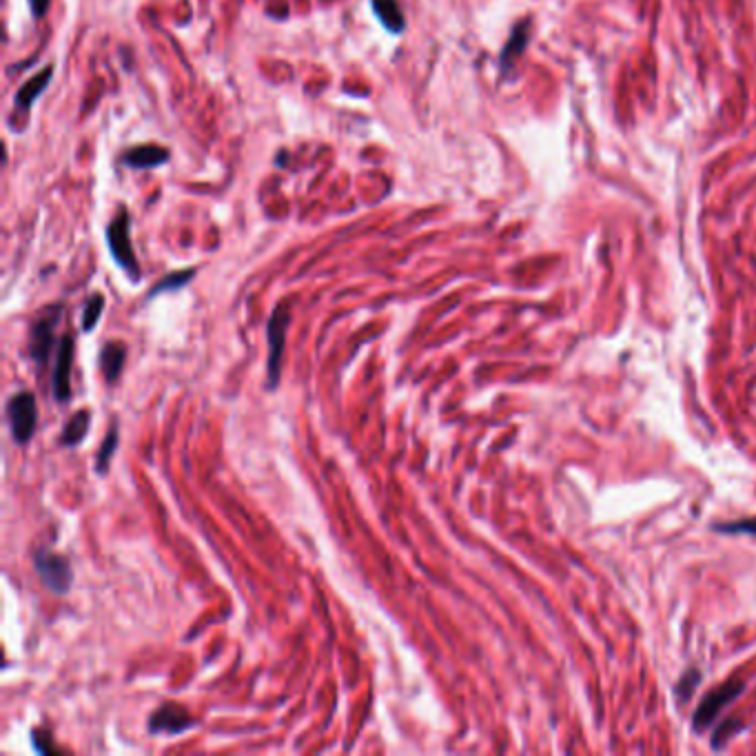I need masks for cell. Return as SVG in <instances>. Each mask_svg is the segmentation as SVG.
I'll return each instance as SVG.
<instances>
[{
  "label": "cell",
  "mask_w": 756,
  "mask_h": 756,
  "mask_svg": "<svg viewBox=\"0 0 756 756\" xmlns=\"http://www.w3.org/2000/svg\"><path fill=\"white\" fill-rule=\"evenodd\" d=\"M107 247L111 258L116 260L118 267L125 271L131 280H140V264L134 253V242H131V216L127 209H118V213L107 224Z\"/></svg>",
  "instance_id": "obj_1"
},
{
  "label": "cell",
  "mask_w": 756,
  "mask_h": 756,
  "mask_svg": "<svg viewBox=\"0 0 756 756\" xmlns=\"http://www.w3.org/2000/svg\"><path fill=\"white\" fill-rule=\"evenodd\" d=\"M127 360V346L122 342H107L100 351V369L107 382H116Z\"/></svg>",
  "instance_id": "obj_11"
},
{
  "label": "cell",
  "mask_w": 756,
  "mask_h": 756,
  "mask_svg": "<svg viewBox=\"0 0 756 756\" xmlns=\"http://www.w3.org/2000/svg\"><path fill=\"white\" fill-rule=\"evenodd\" d=\"M118 448V424H111L109 433H107V439L102 442L100 451H98V457H96V471L100 475H105L109 471V464H111V457H114Z\"/></svg>",
  "instance_id": "obj_15"
},
{
  "label": "cell",
  "mask_w": 756,
  "mask_h": 756,
  "mask_svg": "<svg viewBox=\"0 0 756 756\" xmlns=\"http://www.w3.org/2000/svg\"><path fill=\"white\" fill-rule=\"evenodd\" d=\"M193 275H196V269H185V271H176V273H169L165 280H160L153 289L149 291V300L158 298L160 293H167V291H178L182 289V286L189 284Z\"/></svg>",
  "instance_id": "obj_14"
},
{
  "label": "cell",
  "mask_w": 756,
  "mask_h": 756,
  "mask_svg": "<svg viewBox=\"0 0 756 756\" xmlns=\"http://www.w3.org/2000/svg\"><path fill=\"white\" fill-rule=\"evenodd\" d=\"M196 721H193L187 708L178 706V703H165L149 717V732L151 734H167V737H178V734L191 730Z\"/></svg>",
  "instance_id": "obj_6"
},
{
  "label": "cell",
  "mask_w": 756,
  "mask_h": 756,
  "mask_svg": "<svg viewBox=\"0 0 756 756\" xmlns=\"http://www.w3.org/2000/svg\"><path fill=\"white\" fill-rule=\"evenodd\" d=\"M741 690H743V683H741V681H732V683H728V686H721L719 690L710 692L708 697L701 701L699 710L694 712V730L708 728V725H710L714 719L719 717V712H721L725 706H728V703H730L734 697H739Z\"/></svg>",
  "instance_id": "obj_7"
},
{
  "label": "cell",
  "mask_w": 756,
  "mask_h": 756,
  "mask_svg": "<svg viewBox=\"0 0 756 756\" xmlns=\"http://www.w3.org/2000/svg\"><path fill=\"white\" fill-rule=\"evenodd\" d=\"M51 76H54V67L47 65L32 80H27V83L23 87H20L18 94H16V109L29 111V107H32L34 102H36V98L40 94H43V91L47 89V85L51 83Z\"/></svg>",
  "instance_id": "obj_12"
},
{
  "label": "cell",
  "mask_w": 756,
  "mask_h": 756,
  "mask_svg": "<svg viewBox=\"0 0 756 756\" xmlns=\"http://www.w3.org/2000/svg\"><path fill=\"white\" fill-rule=\"evenodd\" d=\"M169 160V149L160 145H138L122 153V165L129 169H156Z\"/></svg>",
  "instance_id": "obj_9"
},
{
  "label": "cell",
  "mask_w": 756,
  "mask_h": 756,
  "mask_svg": "<svg viewBox=\"0 0 756 756\" xmlns=\"http://www.w3.org/2000/svg\"><path fill=\"white\" fill-rule=\"evenodd\" d=\"M524 25H521L519 29H517V32L513 34V40H510V43H508V47L504 49V56H502V65H504V69L510 65V60H513L517 54H519V47L521 45H526V34L524 36H521V32H524Z\"/></svg>",
  "instance_id": "obj_17"
},
{
  "label": "cell",
  "mask_w": 756,
  "mask_h": 756,
  "mask_svg": "<svg viewBox=\"0 0 756 756\" xmlns=\"http://www.w3.org/2000/svg\"><path fill=\"white\" fill-rule=\"evenodd\" d=\"M102 309H105V298H102L100 293L91 295L89 302L85 304V313H83V331L85 333L96 329V324H98L100 315H102Z\"/></svg>",
  "instance_id": "obj_16"
},
{
  "label": "cell",
  "mask_w": 756,
  "mask_h": 756,
  "mask_svg": "<svg viewBox=\"0 0 756 756\" xmlns=\"http://www.w3.org/2000/svg\"><path fill=\"white\" fill-rule=\"evenodd\" d=\"M49 3H51V0H29V9H32V16L36 20L43 18L47 14Z\"/></svg>",
  "instance_id": "obj_19"
},
{
  "label": "cell",
  "mask_w": 756,
  "mask_h": 756,
  "mask_svg": "<svg viewBox=\"0 0 756 756\" xmlns=\"http://www.w3.org/2000/svg\"><path fill=\"white\" fill-rule=\"evenodd\" d=\"M34 566L40 581H43L51 592H56V595L69 592L71 581H74V570H71L69 561L63 555L47 548H38L34 555Z\"/></svg>",
  "instance_id": "obj_4"
},
{
  "label": "cell",
  "mask_w": 756,
  "mask_h": 756,
  "mask_svg": "<svg viewBox=\"0 0 756 756\" xmlns=\"http://www.w3.org/2000/svg\"><path fill=\"white\" fill-rule=\"evenodd\" d=\"M60 306H47L45 311H40L38 318L32 324L29 331V355L38 366H45L51 349H54V329L60 320Z\"/></svg>",
  "instance_id": "obj_5"
},
{
  "label": "cell",
  "mask_w": 756,
  "mask_h": 756,
  "mask_svg": "<svg viewBox=\"0 0 756 756\" xmlns=\"http://www.w3.org/2000/svg\"><path fill=\"white\" fill-rule=\"evenodd\" d=\"M71 362H74V337L65 333L58 344L54 366V397L58 402H67L71 397Z\"/></svg>",
  "instance_id": "obj_8"
},
{
  "label": "cell",
  "mask_w": 756,
  "mask_h": 756,
  "mask_svg": "<svg viewBox=\"0 0 756 756\" xmlns=\"http://www.w3.org/2000/svg\"><path fill=\"white\" fill-rule=\"evenodd\" d=\"M89 422H91L89 411H78L67 422V426L63 428V435H60V444H63V446H78L80 442H83L87 431H89Z\"/></svg>",
  "instance_id": "obj_13"
},
{
  "label": "cell",
  "mask_w": 756,
  "mask_h": 756,
  "mask_svg": "<svg viewBox=\"0 0 756 756\" xmlns=\"http://www.w3.org/2000/svg\"><path fill=\"white\" fill-rule=\"evenodd\" d=\"M721 533H752L756 535V519H745V521H734V524H721L717 526Z\"/></svg>",
  "instance_id": "obj_18"
},
{
  "label": "cell",
  "mask_w": 756,
  "mask_h": 756,
  "mask_svg": "<svg viewBox=\"0 0 756 756\" xmlns=\"http://www.w3.org/2000/svg\"><path fill=\"white\" fill-rule=\"evenodd\" d=\"M291 324V311L289 304L280 302L275 306L271 318L267 322V342H269V355H267V384L271 391H275L280 384L282 375V357H284V344H286V331Z\"/></svg>",
  "instance_id": "obj_2"
},
{
  "label": "cell",
  "mask_w": 756,
  "mask_h": 756,
  "mask_svg": "<svg viewBox=\"0 0 756 756\" xmlns=\"http://www.w3.org/2000/svg\"><path fill=\"white\" fill-rule=\"evenodd\" d=\"M7 424L16 444H27L36 433L38 406L29 391H18L7 402Z\"/></svg>",
  "instance_id": "obj_3"
},
{
  "label": "cell",
  "mask_w": 756,
  "mask_h": 756,
  "mask_svg": "<svg viewBox=\"0 0 756 756\" xmlns=\"http://www.w3.org/2000/svg\"><path fill=\"white\" fill-rule=\"evenodd\" d=\"M373 14L380 20L382 27L391 34H402L406 29V16L402 12L400 0H371Z\"/></svg>",
  "instance_id": "obj_10"
}]
</instances>
